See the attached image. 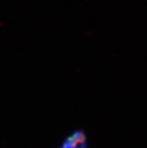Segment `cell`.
Returning a JSON list of instances; mask_svg holds the SVG:
<instances>
[{
  "label": "cell",
  "mask_w": 147,
  "mask_h": 148,
  "mask_svg": "<svg viewBox=\"0 0 147 148\" xmlns=\"http://www.w3.org/2000/svg\"><path fill=\"white\" fill-rule=\"evenodd\" d=\"M86 136L82 131H75L65 138L60 148H86Z\"/></svg>",
  "instance_id": "obj_1"
}]
</instances>
